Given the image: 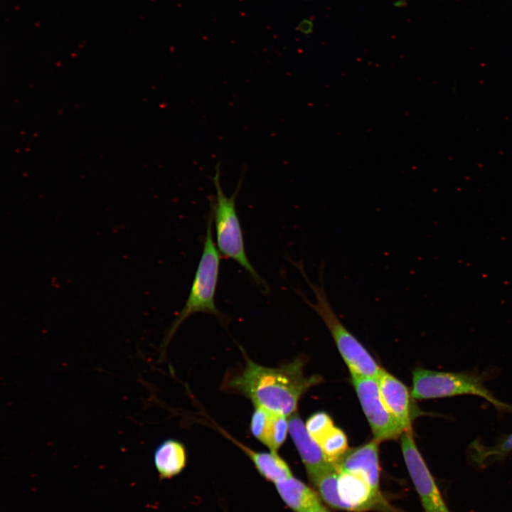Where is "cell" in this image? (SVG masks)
<instances>
[{
	"label": "cell",
	"mask_w": 512,
	"mask_h": 512,
	"mask_svg": "<svg viewBox=\"0 0 512 512\" xmlns=\"http://www.w3.org/2000/svg\"><path fill=\"white\" fill-rule=\"evenodd\" d=\"M319 381V377L304 376L299 359L270 368L245 356L244 368L229 378L225 387L249 398L255 407L287 417L294 413L303 393Z\"/></svg>",
	"instance_id": "6da1fadb"
},
{
	"label": "cell",
	"mask_w": 512,
	"mask_h": 512,
	"mask_svg": "<svg viewBox=\"0 0 512 512\" xmlns=\"http://www.w3.org/2000/svg\"><path fill=\"white\" fill-rule=\"evenodd\" d=\"M299 270L315 297L309 300L300 289H294L299 297L321 317L334 338L337 348L349 368L351 373L377 378L382 368L361 343L343 326L334 312L324 284V263L319 270V283L312 282L306 274L303 262L289 259Z\"/></svg>",
	"instance_id": "7a4b0ae2"
},
{
	"label": "cell",
	"mask_w": 512,
	"mask_h": 512,
	"mask_svg": "<svg viewBox=\"0 0 512 512\" xmlns=\"http://www.w3.org/2000/svg\"><path fill=\"white\" fill-rule=\"evenodd\" d=\"M245 169L242 170L236 188L230 196H227L220 183V164L215 166L212 178L216 195L211 199V216L215 223V245L221 255L240 265L249 274L253 282L265 293L269 292L266 282L255 270L246 254L243 232L236 210V198L245 178Z\"/></svg>",
	"instance_id": "3957f363"
},
{
	"label": "cell",
	"mask_w": 512,
	"mask_h": 512,
	"mask_svg": "<svg viewBox=\"0 0 512 512\" xmlns=\"http://www.w3.org/2000/svg\"><path fill=\"white\" fill-rule=\"evenodd\" d=\"M220 270V252L213 240V218L209 215L203 252L187 300L168 331V342L181 324L191 315L202 312L220 319L223 314L215 304V292Z\"/></svg>",
	"instance_id": "277c9868"
},
{
	"label": "cell",
	"mask_w": 512,
	"mask_h": 512,
	"mask_svg": "<svg viewBox=\"0 0 512 512\" xmlns=\"http://www.w3.org/2000/svg\"><path fill=\"white\" fill-rule=\"evenodd\" d=\"M462 395H474L490 402L498 409L511 407L497 400L486 388L481 376L469 373L442 372L416 368L412 373L411 396L432 399Z\"/></svg>",
	"instance_id": "5b68a950"
},
{
	"label": "cell",
	"mask_w": 512,
	"mask_h": 512,
	"mask_svg": "<svg viewBox=\"0 0 512 512\" xmlns=\"http://www.w3.org/2000/svg\"><path fill=\"white\" fill-rule=\"evenodd\" d=\"M352 383L370 424L374 439L380 442L396 439L405 432L384 405L375 378L351 373Z\"/></svg>",
	"instance_id": "8992f818"
},
{
	"label": "cell",
	"mask_w": 512,
	"mask_h": 512,
	"mask_svg": "<svg viewBox=\"0 0 512 512\" xmlns=\"http://www.w3.org/2000/svg\"><path fill=\"white\" fill-rule=\"evenodd\" d=\"M401 449L409 475L425 512H450L414 441L412 432L401 435Z\"/></svg>",
	"instance_id": "52a82bcc"
},
{
	"label": "cell",
	"mask_w": 512,
	"mask_h": 512,
	"mask_svg": "<svg viewBox=\"0 0 512 512\" xmlns=\"http://www.w3.org/2000/svg\"><path fill=\"white\" fill-rule=\"evenodd\" d=\"M337 490L343 511L395 512L383 494L359 474L338 471Z\"/></svg>",
	"instance_id": "ba28073f"
},
{
	"label": "cell",
	"mask_w": 512,
	"mask_h": 512,
	"mask_svg": "<svg viewBox=\"0 0 512 512\" xmlns=\"http://www.w3.org/2000/svg\"><path fill=\"white\" fill-rule=\"evenodd\" d=\"M289 432L311 482L334 467L326 459L319 444L308 433L305 425L297 414L291 415L289 420Z\"/></svg>",
	"instance_id": "9c48e42d"
},
{
	"label": "cell",
	"mask_w": 512,
	"mask_h": 512,
	"mask_svg": "<svg viewBox=\"0 0 512 512\" xmlns=\"http://www.w3.org/2000/svg\"><path fill=\"white\" fill-rule=\"evenodd\" d=\"M375 439L348 451L334 464L338 472H351L363 477L378 493L380 487L378 444Z\"/></svg>",
	"instance_id": "30bf717a"
},
{
	"label": "cell",
	"mask_w": 512,
	"mask_h": 512,
	"mask_svg": "<svg viewBox=\"0 0 512 512\" xmlns=\"http://www.w3.org/2000/svg\"><path fill=\"white\" fill-rule=\"evenodd\" d=\"M382 400L405 432L411 431L414 417L407 388L395 377L381 369L376 378ZM412 397V396H411Z\"/></svg>",
	"instance_id": "8fae6325"
},
{
	"label": "cell",
	"mask_w": 512,
	"mask_h": 512,
	"mask_svg": "<svg viewBox=\"0 0 512 512\" xmlns=\"http://www.w3.org/2000/svg\"><path fill=\"white\" fill-rule=\"evenodd\" d=\"M250 430L252 434L270 451L277 452L289 432L287 417L260 407H255Z\"/></svg>",
	"instance_id": "7c38bea8"
},
{
	"label": "cell",
	"mask_w": 512,
	"mask_h": 512,
	"mask_svg": "<svg viewBox=\"0 0 512 512\" xmlns=\"http://www.w3.org/2000/svg\"><path fill=\"white\" fill-rule=\"evenodd\" d=\"M284 503L295 512H325L328 510L319 494L293 476L274 484Z\"/></svg>",
	"instance_id": "4fadbf2b"
},
{
	"label": "cell",
	"mask_w": 512,
	"mask_h": 512,
	"mask_svg": "<svg viewBox=\"0 0 512 512\" xmlns=\"http://www.w3.org/2000/svg\"><path fill=\"white\" fill-rule=\"evenodd\" d=\"M252 461L259 474L267 481L276 482L290 477L292 471L287 462L275 452H257L237 441L221 430Z\"/></svg>",
	"instance_id": "5bb4252c"
},
{
	"label": "cell",
	"mask_w": 512,
	"mask_h": 512,
	"mask_svg": "<svg viewBox=\"0 0 512 512\" xmlns=\"http://www.w3.org/2000/svg\"><path fill=\"white\" fill-rule=\"evenodd\" d=\"M187 454L184 445L178 440L162 442L154 454V463L160 478L171 479L179 474L186 466Z\"/></svg>",
	"instance_id": "9a60e30c"
},
{
	"label": "cell",
	"mask_w": 512,
	"mask_h": 512,
	"mask_svg": "<svg viewBox=\"0 0 512 512\" xmlns=\"http://www.w3.org/2000/svg\"><path fill=\"white\" fill-rule=\"evenodd\" d=\"M326 459L334 464L348 451V440L345 433L334 427L319 443Z\"/></svg>",
	"instance_id": "2e32d148"
},
{
	"label": "cell",
	"mask_w": 512,
	"mask_h": 512,
	"mask_svg": "<svg viewBox=\"0 0 512 512\" xmlns=\"http://www.w3.org/2000/svg\"><path fill=\"white\" fill-rule=\"evenodd\" d=\"M471 449H473L472 457L478 463H483L493 457L500 458L512 451V434L492 447H486L478 442H474L471 444Z\"/></svg>",
	"instance_id": "e0dca14e"
},
{
	"label": "cell",
	"mask_w": 512,
	"mask_h": 512,
	"mask_svg": "<svg viewBox=\"0 0 512 512\" xmlns=\"http://www.w3.org/2000/svg\"><path fill=\"white\" fill-rule=\"evenodd\" d=\"M308 433L319 444L334 427L330 416L324 412L312 415L305 424Z\"/></svg>",
	"instance_id": "ac0fdd59"
},
{
	"label": "cell",
	"mask_w": 512,
	"mask_h": 512,
	"mask_svg": "<svg viewBox=\"0 0 512 512\" xmlns=\"http://www.w3.org/2000/svg\"><path fill=\"white\" fill-rule=\"evenodd\" d=\"M296 29L305 35H309L313 33L314 23L308 18H304L299 23Z\"/></svg>",
	"instance_id": "d6986e66"
},
{
	"label": "cell",
	"mask_w": 512,
	"mask_h": 512,
	"mask_svg": "<svg viewBox=\"0 0 512 512\" xmlns=\"http://www.w3.org/2000/svg\"><path fill=\"white\" fill-rule=\"evenodd\" d=\"M408 5L407 0H397L393 3V6L396 8H404Z\"/></svg>",
	"instance_id": "ffe728a7"
},
{
	"label": "cell",
	"mask_w": 512,
	"mask_h": 512,
	"mask_svg": "<svg viewBox=\"0 0 512 512\" xmlns=\"http://www.w3.org/2000/svg\"><path fill=\"white\" fill-rule=\"evenodd\" d=\"M325 512H329V511H325Z\"/></svg>",
	"instance_id": "44dd1931"
}]
</instances>
